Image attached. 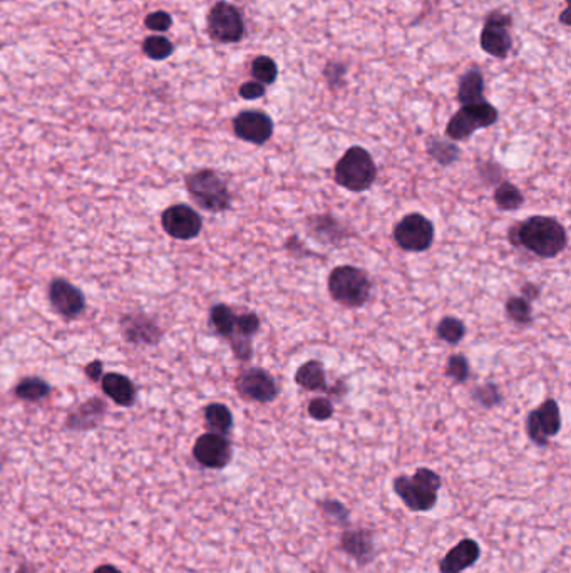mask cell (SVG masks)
Returning <instances> with one entry per match:
<instances>
[{
    "label": "cell",
    "mask_w": 571,
    "mask_h": 573,
    "mask_svg": "<svg viewBox=\"0 0 571 573\" xmlns=\"http://www.w3.org/2000/svg\"><path fill=\"white\" fill-rule=\"evenodd\" d=\"M445 378L453 379L456 384L466 382L469 378V362L463 354H454L445 362Z\"/></svg>",
    "instance_id": "35"
},
{
    "label": "cell",
    "mask_w": 571,
    "mask_h": 573,
    "mask_svg": "<svg viewBox=\"0 0 571 573\" xmlns=\"http://www.w3.org/2000/svg\"><path fill=\"white\" fill-rule=\"evenodd\" d=\"M143 51L146 52L148 58L161 61V59H166L172 56L173 44L166 37H163V35H153V37H148V39L145 41Z\"/></svg>",
    "instance_id": "34"
},
{
    "label": "cell",
    "mask_w": 571,
    "mask_h": 573,
    "mask_svg": "<svg viewBox=\"0 0 571 573\" xmlns=\"http://www.w3.org/2000/svg\"><path fill=\"white\" fill-rule=\"evenodd\" d=\"M172 15L166 12H154L146 17V27L151 31H158V33L168 31L172 27Z\"/></svg>",
    "instance_id": "38"
},
{
    "label": "cell",
    "mask_w": 571,
    "mask_h": 573,
    "mask_svg": "<svg viewBox=\"0 0 571 573\" xmlns=\"http://www.w3.org/2000/svg\"><path fill=\"white\" fill-rule=\"evenodd\" d=\"M210 321L215 329V333L221 337L229 339L235 333V325H237V314L233 312L231 307L225 304H217L210 310Z\"/></svg>",
    "instance_id": "27"
},
{
    "label": "cell",
    "mask_w": 571,
    "mask_h": 573,
    "mask_svg": "<svg viewBox=\"0 0 571 573\" xmlns=\"http://www.w3.org/2000/svg\"><path fill=\"white\" fill-rule=\"evenodd\" d=\"M568 14H570V7H568V4H566V9L563 11L561 14L560 21L565 23V25H570V21H568Z\"/></svg>",
    "instance_id": "44"
},
{
    "label": "cell",
    "mask_w": 571,
    "mask_h": 573,
    "mask_svg": "<svg viewBox=\"0 0 571 573\" xmlns=\"http://www.w3.org/2000/svg\"><path fill=\"white\" fill-rule=\"evenodd\" d=\"M521 292H523V297H525L526 300L533 302V300H537V298L541 296V286L526 284V286L521 288Z\"/></svg>",
    "instance_id": "42"
},
{
    "label": "cell",
    "mask_w": 571,
    "mask_h": 573,
    "mask_svg": "<svg viewBox=\"0 0 571 573\" xmlns=\"http://www.w3.org/2000/svg\"><path fill=\"white\" fill-rule=\"evenodd\" d=\"M511 25H513V17L510 14H504L501 11L490 12L484 27L481 31V49L492 58H508L513 47V39L510 33Z\"/></svg>",
    "instance_id": "9"
},
{
    "label": "cell",
    "mask_w": 571,
    "mask_h": 573,
    "mask_svg": "<svg viewBox=\"0 0 571 573\" xmlns=\"http://www.w3.org/2000/svg\"><path fill=\"white\" fill-rule=\"evenodd\" d=\"M94 573H121V572H119V570H117L116 567H113V565H103V567H99V568H98V570H96V572Z\"/></svg>",
    "instance_id": "43"
},
{
    "label": "cell",
    "mask_w": 571,
    "mask_h": 573,
    "mask_svg": "<svg viewBox=\"0 0 571 573\" xmlns=\"http://www.w3.org/2000/svg\"><path fill=\"white\" fill-rule=\"evenodd\" d=\"M106 413V404L101 399H89L80 406L76 413L68 418V427L70 429H91L101 423Z\"/></svg>",
    "instance_id": "22"
},
{
    "label": "cell",
    "mask_w": 571,
    "mask_h": 573,
    "mask_svg": "<svg viewBox=\"0 0 571 573\" xmlns=\"http://www.w3.org/2000/svg\"><path fill=\"white\" fill-rule=\"evenodd\" d=\"M186 190L198 207L206 211H225L231 207L227 182L213 170H198L186 176Z\"/></svg>",
    "instance_id": "5"
},
{
    "label": "cell",
    "mask_w": 571,
    "mask_h": 573,
    "mask_svg": "<svg viewBox=\"0 0 571 573\" xmlns=\"http://www.w3.org/2000/svg\"><path fill=\"white\" fill-rule=\"evenodd\" d=\"M492 200H494L496 207L504 210V211H513V210L523 207V203H525V196L520 192V188L510 182H501L496 186V190L492 193Z\"/></svg>",
    "instance_id": "26"
},
{
    "label": "cell",
    "mask_w": 571,
    "mask_h": 573,
    "mask_svg": "<svg viewBox=\"0 0 571 573\" xmlns=\"http://www.w3.org/2000/svg\"><path fill=\"white\" fill-rule=\"evenodd\" d=\"M498 117V109L488 101L461 106L456 115L449 119L445 127V136L451 141H464L471 138L478 129H486L496 125Z\"/></svg>",
    "instance_id": "6"
},
{
    "label": "cell",
    "mask_w": 571,
    "mask_h": 573,
    "mask_svg": "<svg viewBox=\"0 0 571 573\" xmlns=\"http://www.w3.org/2000/svg\"><path fill=\"white\" fill-rule=\"evenodd\" d=\"M508 240L539 258H555L568 247V233L558 218L535 215L514 223Z\"/></svg>",
    "instance_id": "1"
},
{
    "label": "cell",
    "mask_w": 571,
    "mask_h": 573,
    "mask_svg": "<svg viewBox=\"0 0 571 573\" xmlns=\"http://www.w3.org/2000/svg\"><path fill=\"white\" fill-rule=\"evenodd\" d=\"M274 119L267 113L257 109L241 111L240 115L233 119V133L237 135V138L257 146L268 143V139L274 136Z\"/></svg>",
    "instance_id": "14"
},
{
    "label": "cell",
    "mask_w": 571,
    "mask_h": 573,
    "mask_svg": "<svg viewBox=\"0 0 571 573\" xmlns=\"http://www.w3.org/2000/svg\"><path fill=\"white\" fill-rule=\"evenodd\" d=\"M193 456L205 468L223 470L233 458V446L227 436L205 433L196 439Z\"/></svg>",
    "instance_id": "13"
},
{
    "label": "cell",
    "mask_w": 571,
    "mask_h": 573,
    "mask_svg": "<svg viewBox=\"0 0 571 573\" xmlns=\"http://www.w3.org/2000/svg\"><path fill=\"white\" fill-rule=\"evenodd\" d=\"M49 300L59 315L66 319H76L86 309L82 292L64 278L52 280V284L49 286Z\"/></svg>",
    "instance_id": "16"
},
{
    "label": "cell",
    "mask_w": 571,
    "mask_h": 573,
    "mask_svg": "<svg viewBox=\"0 0 571 573\" xmlns=\"http://www.w3.org/2000/svg\"><path fill=\"white\" fill-rule=\"evenodd\" d=\"M208 34L221 44L240 42L245 35V23L240 11L229 2H217L208 14Z\"/></svg>",
    "instance_id": "8"
},
{
    "label": "cell",
    "mask_w": 571,
    "mask_h": 573,
    "mask_svg": "<svg viewBox=\"0 0 571 573\" xmlns=\"http://www.w3.org/2000/svg\"><path fill=\"white\" fill-rule=\"evenodd\" d=\"M241 98L243 99H247V101H255V99H260L265 96V86L260 84V82H257V80H247V82H243L240 86Z\"/></svg>",
    "instance_id": "39"
},
{
    "label": "cell",
    "mask_w": 571,
    "mask_h": 573,
    "mask_svg": "<svg viewBox=\"0 0 571 573\" xmlns=\"http://www.w3.org/2000/svg\"><path fill=\"white\" fill-rule=\"evenodd\" d=\"M86 376L91 379L92 382L103 378V362L101 361H92L91 364L86 367Z\"/></svg>",
    "instance_id": "41"
},
{
    "label": "cell",
    "mask_w": 571,
    "mask_h": 573,
    "mask_svg": "<svg viewBox=\"0 0 571 573\" xmlns=\"http://www.w3.org/2000/svg\"><path fill=\"white\" fill-rule=\"evenodd\" d=\"M260 317L255 312H245L237 315V325H235V333L229 337V344L237 343V341H248L252 343L253 335L260 331Z\"/></svg>",
    "instance_id": "30"
},
{
    "label": "cell",
    "mask_w": 571,
    "mask_h": 573,
    "mask_svg": "<svg viewBox=\"0 0 571 573\" xmlns=\"http://www.w3.org/2000/svg\"><path fill=\"white\" fill-rule=\"evenodd\" d=\"M253 80L260 82L263 86H270L274 84L278 78V68L274 59L268 56H258L252 62Z\"/></svg>",
    "instance_id": "33"
},
{
    "label": "cell",
    "mask_w": 571,
    "mask_h": 573,
    "mask_svg": "<svg viewBox=\"0 0 571 573\" xmlns=\"http://www.w3.org/2000/svg\"><path fill=\"white\" fill-rule=\"evenodd\" d=\"M295 382L302 390H309V392H327V376H325V367L320 361H307L302 366L298 367L297 374H295Z\"/></svg>",
    "instance_id": "21"
},
{
    "label": "cell",
    "mask_w": 571,
    "mask_h": 573,
    "mask_svg": "<svg viewBox=\"0 0 571 573\" xmlns=\"http://www.w3.org/2000/svg\"><path fill=\"white\" fill-rule=\"evenodd\" d=\"M49 394H51V386L41 378L23 379L15 388V396L23 401H42Z\"/></svg>",
    "instance_id": "28"
},
{
    "label": "cell",
    "mask_w": 571,
    "mask_h": 573,
    "mask_svg": "<svg viewBox=\"0 0 571 573\" xmlns=\"http://www.w3.org/2000/svg\"><path fill=\"white\" fill-rule=\"evenodd\" d=\"M161 225L176 240H193L203 229V220L196 210L182 203L163 211Z\"/></svg>",
    "instance_id": "12"
},
{
    "label": "cell",
    "mask_w": 571,
    "mask_h": 573,
    "mask_svg": "<svg viewBox=\"0 0 571 573\" xmlns=\"http://www.w3.org/2000/svg\"><path fill=\"white\" fill-rule=\"evenodd\" d=\"M427 155L439 164L447 166L457 161L461 151L451 139L431 138L427 143Z\"/></svg>",
    "instance_id": "29"
},
{
    "label": "cell",
    "mask_w": 571,
    "mask_h": 573,
    "mask_svg": "<svg viewBox=\"0 0 571 573\" xmlns=\"http://www.w3.org/2000/svg\"><path fill=\"white\" fill-rule=\"evenodd\" d=\"M339 549L359 567H366L376 557L374 533L367 528H345L339 537Z\"/></svg>",
    "instance_id": "15"
},
{
    "label": "cell",
    "mask_w": 571,
    "mask_h": 573,
    "mask_svg": "<svg viewBox=\"0 0 571 573\" xmlns=\"http://www.w3.org/2000/svg\"><path fill=\"white\" fill-rule=\"evenodd\" d=\"M473 399L476 402H480L481 406H484V408H492V406H496V404H500V402L503 401L500 390H498V388H496L494 384H491V382H488V384L481 386L478 390H474V392H473Z\"/></svg>",
    "instance_id": "36"
},
{
    "label": "cell",
    "mask_w": 571,
    "mask_h": 573,
    "mask_svg": "<svg viewBox=\"0 0 571 573\" xmlns=\"http://www.w3.org/2000/svg\"><path fill=\"white\" fill-rule=\"evenodd\" d=\"M331 297L347 309H359L366 305L370 297L372 282L364 270L354 265L335 267L327 278Z\"/></svg>",
    "instance_id": "4"
},
{
    "label": "cell",
    "mask_w": 571,
    "mask_h": 573,
    "mask_svg": "<svg viewBox=\"0 0 571 573\" xmlns=\"http://www.w3.org/2000/svg\"><path fill=\"white\" fill-rule=\"evenodd\" d=\"M235 388L239 390L241 399L248 402L270 404L278 396V386L274 376L262 367L243 369L235 380Z\"/></svg>",
    "instance_id": "11"
},
{
    "label": "cell",
    "mask_w": 571,
    "mask_h": 573,
    "mask_svg": "<svg viewBox=\"0 0 571 573\" xmlns=\"http://www.w3.org/2000/svg\"><path fill=\"white\" fill-rule=\"evenodd\" d=\"M506 315L518 325H529L533 322L531 302L525 297H510L506 302Z\"/></svg>",
    "instance_id": "32"
},
{
    "label": "cell",
    "mask_w": 571,
    "mask_h": 573,
    "mask_svg": "<svg viewBox=\"0 0 571 573\" xmlns=\"http://www.w3.org/2000/svg\"><path fill=\"white\" fill-rule=\"evenodd\" d=\"M205 426L208 433L229 436L233 429V414L221 402H211L205 408Z\"/></svg>",
    "instance_id": "23"
},
{
    "label": "cell",
    "mask_w": 571,
    "mask_h": 573,
    "mask_svg": "<svg viewBox=\"0 0 571 573\" xmlns=\"http://www.w3.org/2000/svg\"><path fill=\"white\" fill-rule=\"evenodd\" d=\"M443 478L431 468L421 466L412 476L400 474L392 480V490L400 502L414 513H427L435 510Z\"/></svg>",
    "instance_id": "2"
},
{
    "label": "cell",
    "mask_w": 571,
    "mask_h": 573,
    "mask_svg": "<svg viewBox=\"0 0 571 573\" xmlns=\"http://www.w3.org/2000/svg\"><path fill=\"white\" fill-rule=\"evenodd\" d=\"M121 325L125 337L135 344H156L161 337L158 325L145 315H127L121 321Z\"/></svg>",
    "instance_id": "18"
},
{
    "label": "cell",
    "mask_w": 571,
    "mask_h": 573,
    "mask_svg": "<svg viewBox=\"0 0 571 573\" xmlns=\"http://www.w3.org/2000/svg\"><path fill=\"white\" fill-rule=\"evenodd\" d=\"M307 229L310 235L319 239L323 243H335L343 237L342 225L329 215H320V217L309 218Z\"/></svg>",
    "instance_id": "24"
},
{
    "label": "cell",
    "mask_w": 571,
    "mask_h": 573,
    "mask_svg": "<svg viewBox=\"0 0 571 573\" xmlns=\"http://www.w3.org/2000/svg\"><path fill=\"white\" fill-rule=\"evenodd\" d=\"M457 101L461 106L484 103V78L478 68L466 70L457 86Z\"/></svg>",
    "instance_id": "20"
},
{
    "label": "cell",
    "mask_w": 571,
    "mask_h": 573,
    "mask_svg": "<svg viewBox=\"0 0 571 573\" xmlns=\"http://www.w3.org/2000/svg\"><path fill=\"white\" fill-rule=\"evenodd\" d=\"M435 333L441 341H445L447 344L457 345L466 335V325L457 317L449 315V317H445L439 321L437 327H435Z\"/></svg>",
    "instance_id": "31"
},
{
    "label": "cell",
    "mask_w": 571,
    "mask_h": 573,
    "mask_svg": "<svg viewBox=\"0 0 571 573\" xmlns=\"http://www.w3.org/2000/svg\"><path fill=\"white\" fill-rule=\"evenodd\" d=\"M435 237L433 221L421 213L406 215L392 230V239L404 252H426L433 247Z\"/></svg>",
    "instance_id": "7"
},
{
    "label": "cell",
    "mask_w": 571,
    "mask_h": 573,
    "mask_svg": "<svg viewBox=\"0 0 571 573\" xmlns=\"http://www.w3.org/2000/svg\"><path fill=\"white\" fill-rule=\"evenodd\" d=\"M309 416L315 421H329L333 416V406L329 398H314L309 402Z\"/></svg>",
    "instance_id": "37"
},
{
    "label": "cell",
    "mask_w": 571,
    "mask_h": 573,
    "mask_svg": "<svg viewBox=\"0 0 571 573\" xmlns=\"http://www.w3.org/2000/svg\"><path fill=\"white\" fill-rule=\"evenodd\" d=\"M317 508L323 516V520L327 523H331L332 527L349 528L352 525V516L351 510L339 500L333 498H323L317 502Z\"/></svg>",
    "instance_id": "25"
},
{
    "label": "cell",
    "mask_w": 571,
    "mask_h": 573,
    "mask_svg": "<svg viewBox=\"0 0 571 573\" xmlns=\"http://www.w3.org/2000/svg\"><path fill=\"white\" fill-rule=\"evenodd\" d=\"M526 435L539 447L548 446L549 439L561 431V411L558 402L547 399L535 411L526 416Z\"/></svg>",
    "instance_id": "10"
},
{
    "label": "cell",
    "mask_w": 571,
    "mask_h": 573,
    "mask_svg": "<svg viewBox=\"0 0 571 573\" xmlns=\"http://www.w3.org/2000/svg\"><path fill=\"white\" fill-rule=\"evenodd\" d=\"M345 70H347V68L343 66L342 62H333V61L329 62L327 68L323 70L325 80H329V86H332V88L341 86L343 76H345Z\"/></svg>",
    "instance_id": "40"
},
{
    "label": "cell",
    "mask_w": 571,
    "mask_h": 573,
    "mask_svg": "<svg viewBox=\"0 0 571 573\" xmlns=\"http://www.w3.org/2000/svg\"><path fill=\"white\" fill-rule=\"evenodd\" d=\"M103 390L108 398H111L116 404L129 408L136 401V388L135 384L129 380V378L117 374V372H109L103 376Z\"/></svg>",
    "instance_id": "19"
},
{
    "label": "cell",
    "mask_w": 571,
    "mask_h": 573,
    "mask_svg": "<svg viewBox=\"0 0 571 573\" xmlns=\"http://www.w3.org/2000/svg\"><path fill=\"white\" fill-rule=\"evenodd\" d=\"M481 559V547L476 540L463 539L439 562V573H463Z\"/></svg>",
    "instance_id": "17"
},
{
    "label": "cell",
    "mask_w": 571,
    "mask_h": 573,
    "mask_svg": "<svg viewBox=\"0 0 571 573\" xmlns=\"http://www.w3.org/2000/svg\"><path fill=\"white\" fill-rule=\"evenodd\" d=\"M339 186L352 193H364L378 180V166L372 155L362 146L347 149L333 168Z\"/></svg>",
    "instance_id": "3"
}]
</instances>
